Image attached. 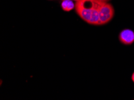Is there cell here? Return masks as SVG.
<instances>
[{
  "instance_id": "ba28073f",
  "label": "cell",
  "mask_w": 134,
  "mask_h": 100,
  "mask_svg": "<svg viewBox=\"0 0 134 100\" xmlns=\"http://www.w3.org/2000/svg\"><path fill=\"white\" fill-rule=\"evenodd\" d=\"M62 1H64V0H62Z\"/></svg>"
},
{
  "instance_id": "277c9868",
  "label": "cell",
  "mask_w": 134,
  "mask_h": 100,
  "mask_svg": "<svg viewBox=\"0 0 134 100\" xmlns=\"http://www.w3.org/2000/svg\"><path fill=\"white\" fill-rule=\"evenodd\" d=\"M61 6L64 11L69 12L74 9L75 4L72 0H64L62 3Z\"/></svg>"
},
{
  "instance_id": "9c48e42d",
  "label": "cell",
  "mask_w": 134,
  "mask_h": 100,
  "mask_svg": "<svg viewBox=\"0 0 134 100\" xmlns=\"http://www.w3.org/2000/svg\"><path fill=\"white\" fill-rule=\"evenodd\" d=\"M100 1H101V0H100Z\"/></svg>"
},
{
  "instance_id": "8992f818",
  "label": "cell",
  "mask_w": 134,
  "mask_h": 100,
  "mask_svg": "<svg viewBox=\"0 0 134 100\" xmlns=\"http://www.w3.org/2000/svg\"><path fill=\"white\" fill-rule=\"evenodd\" d=\"M102 1H104V2H107L108 1H109V0H101Z\"/></svg>"
},
{
  "instance_id": "5b68a950",
  "label": "cell",
  "mask_w": 134,
  "mask_h": 100,
  "mask_svg": "<svg viewBox=\"0 0 134 100\" xmlns=\"http://www.w3.org/2000/svg\"><path fill=\"white\" fill-rule=\"evenodd\" d=\"M132 80L133 82L134 83V72H133V73L132 74Z\"/></svg>"
},
{
  "instance_id": "7a4b0ae2",
  "label": "cell",
  "mask_w": 134,
  "mask_h": 100,
  "mask_svg": "<svg viewBox=\"0 0 134 100\" xmlns=\"http://www.w3.org/2000/svg\"><path fill=\"white\" fill-rule=\"evenodd\" d=\"M114 9L111 4L107 2L103 4L99 14V25L107 24L112 20L114 16Z\"/></svg>"
},
{
  "instance_id": "6da1fadb",
  "label": "cell",
  "mask_w": 134,
  "mask_h": 100,
  "mask_svg": "<svg viewBox=\"0 0 134 100\" xmlns=\"http://www.w3.org/2000/svg\"><path fill=\"white\" fill-rule=\"evenodd\" d=\"M105 3L100 0H79L75 4V11L87 23L99 25V14Z\"/></svg>"
},
{
  "instance_id": "3957f363",
  "label": "cell",
  "mask_w": 134,
  "mask_h": 100,
  "mask_svg": "<svg viewBox=\"0 0 134 100\" xmlns=\"http://www.w3.org/2000/svg\"><path fill=\"white\" fill-rule=\"evenodd\" d=\"M119 38L122 44L131 45L134 42V32L129 29L123 30L120 33Z\"/></svg>"
},
{
  "instance_id": "52a82bcc",
  "label": "cell",
  "mask_w": 134,
  "mask_h": 100,
  "mask_svg": "<svg viewBox=\"0 0 134 100\" xmlns=\"http://www.w3.org/2000/svg\"><path fill=\"white\" fill-rule=\"evenodd\" d=\"M74 1H79V0H74Z\"/></svg>"
}]
</instances>
